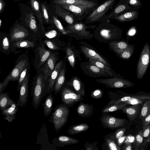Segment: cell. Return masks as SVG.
Returning <instances> with one entry per match:
<instances>
[{"label": "cell", "instance_id": "6da1fadb", "mask_svg": "<svg viewBox=\"0 0 150 150\" xmlns=\"http://www.w3.org/2000/svg\"><path fill=\"white\" fill-rule=\"evenodd\" d=\"M120 29L111 23L107 19H104L95 30L94 36L99 41L105 42L117 39Z\"/></svg>", "mask_w": 150, "mask_h": 150}, {"label": "cell", "instance_id": "7a4b0ae2", "mask_svg": "<svg viewBox=\"0 0 150 150\" xmlns=\"http://www.w3.org/2000/svg\"><path fill=\"white\" fill-rule=\"evenodd\" d=\"M46 82L44 73L37 74L33 83L31 87V97L32 104L35 109H36L42 100L46 95Z\"/></svg>", "mask_w": 150, "mask_h": 150}, {"label": "cell", "instance_id": "3957f363", "mask_svg": "<svg viewBox=\"0 0 150 150\" xmlns=\"http://www.w3.org/2000/svg\"><path fill=\"white\" fill-rule=\"evenodd\" d=\"M68 106L64 104L57 105L50 117L49 121L53 124L57 132L63 127L67 121L69 113Z\"/></svg>", "mask_w": 150, "mask_h": 150}, {"label": "cell", "instance_id": "277c9868", "mask_svg": "<svg viewBox=\"0 0 150 150\" xmlns=\"http://www.w3.org/2000/svg\"><path fill=\"white\" fill-rule=\"evenodd\" d=\"M85 24L77 21L73 24H69L65 29L67 34L74 37L77 40H89L93 37L94 34H91V31H88L87 29L90 28H94L96 26L93 25H87Z\"/></svg>", "mask_w": 150, "mask_h": 150}, {"label": "cell", "instance_id": "5b68a950", "mask_svg": "<svg viewBox=\"0 0 150 150\" xmlns=\"http://www.w3.org/2000/svg\"><path fill=\"white\" fill-rule=\"evenodd\" d=\"M115 0H107L93 10L86 17L85 23L101 21L107 12L115 4Z\"/></svg>", "mask_w": 150, "mask_h": 150}, {"label": "cell", "instance_id": "8992f818", "mask_svg": "<svg viewBox=\"0 0 150 150\" xmlns=\"http://www.w3.org/2000/svg\"><path fill=\"white\" fill-rule=\"evenodd\" d=\"M150 58V48L147 42L143 47L137 64V76L138 79H142L145 74L149 62Z\"/></svg>", "mask_w": 150, "mask_h": 150}, {"label": "cell", "instance_id": "52a82bcc", "mask_svg": "<svg viewBox=\"0 0 150 150\" xmlns=\"http://www.w3.org/2000/svg\"><path fill=\"white\" fill-rule=\"evenodd\" d=\"M95 81L105 85L107 87L110 88H126L134 86V84L131 82L117 77L98 79H96Z\"/></svg>", "mask_w": 150, "mask_h": 150}, {"label": "cell", "instance_id": "ba28073f", "mask_svg": "<svg viewBox=\"0 0 150 150\" xmlns=\"http://www.w3.org/2000/svg\"><path fill=\"white\" fill-rule=\"evenodd\" d=\"M59 92L62 101L69 106L72 107L76 103L81 101L83 99L82 96L68 87L61 89Z\"/></svg>", "mask_w": 150, "mask_h": 150}, {"label": "cell", "instance_id": "9c48e42d", "mask_svg": "<svg viewBox=\"0 0 150 150\" xmlns=\"http://www.w3.org/2000/svg\"><path fill=\"white\" fill-rule=\"evenodd\" d=\"M63 8L72 13L77 21L83 19L92 11L94 8L83 5L60 4L58 5Z\"/></svg>", "mask_w": 150, "mask_h": 150}, {"label": "cell", "instance_id": "30bf717a", "mask_svg": "<svg viewBox=\"0 0 150 150\" xmlns=\"http://www.w3.org/2000/svg\"><path fill=\"white\" fill-rule=\"evenodd\" d=\"M28 66V62L26 59H22L20 60L2 83V85L3 86H7L10 81H18L22 72Z\"/></svg>", "mask_w": 150, "mask_h": 150}, {"label": "cell", "instance_id": "8fae6325", "mask_svg": "<svg viewBox=\"0 0 150 150\" xmlns=\"http://www.w3.org/2000/svg\"><path fill=\"white\" fill-rule=\"evenodd\" d=\"M80 65L83 73L91 77H110L107 73L89 61L81 62Z\"/></svg>", "mask_w": 150, "mask_h": 150}, {"label": "cell", "instance_id": "7c38bea8", "mask_svg": "<svg viewBox=\"0 0 150 150\" xmlns=\"http://www.w3.org/2000/svg\"><path fill=\"white\" fill-rule=\"evenodd\" d=\"M81 52L86 57L101 62L105 65L111 67L110 63L107 59L96 50L83 45L80 46Z\"/></svg>", "mask_w": 150, "mask_h": 150}, {"label": "cell", "instance_id": "4fadbf2b", "mask_svg": "<svg viewBox=\"0 0 150 150\" xmlns=\"http://www.w3.org/2000/svg\"><path fill=\"white\" fill-rule=\"evenodd\" d=\"M100 119L104 127L112 129L123 126L125 122L124 119L109 115L103 116Z\"/></svg>", "mask_w": 150, "mask_h": 150}, {"label": "cell", "instance_id": "5bb4252c", "mask_svg": "<svg viewBox=\"0 0 150 150\" xmlns=\"http://www.w3.org/2000/svg\"><path fill=\"white\" fill-rule=\"evenodd\" d=\"M28 73L22 82L20 89L18 99L17 101V104L22 108L26 105L28 97L29 76Z\"/></svg>", "mask_w": 150, "mask_h": 150}, {"label": "cell", "instance_id": "9a60e30c", "mask_svg": "<svg viewBox=\"0 0 150 150\" xmlns=\"http://www.w3.org/2000/svg\"><path fill=\"white\" fill-rule=\"evenodd\" d=\"M29 35L28 31L23 26L17 25L13 29L10 35V41L13 42L23 40Z\"/></svg>", "mask_w": 150, "mask_h": 150}, {"label": "cell", "instance_id": "2e32d148", "mask_svg": "<svg viewBox=\"0 0 150 150\" xmlns=\"http://www.w3.org/2000/svg\"><path fill=\"white\" fill-rule=\"evenodd\" d=\"M57 60L55 54L52 53L45 62L44 66L42 70L44 73V77L46 81L50 76L55 66Z\"/></svg>", "mask_w": 150, "mask_h": 150}, {"label": "cell", "instance_id": "e0dca14e", "mask_svg": "<svg viewBox=\"0 0 150 150\" xmlns=\"http://www.w3.org/2000/svg\"><path fill=\"white\" fill-rule=\"evenodd\" d=\"M133 99H140L146 100L150 99V93H146L141 92L135 94H128L117 100H114L110 101L105 107L112 104L120 103Z\"/></svg>", "mask_w": 150, "mask_h": 150}, {"label": "cell", "instance_id": "ac0fdd59", "mask_svg": "<svg viewBox=\"0 0 150 150\" xmlns=\"http://www.w3.org/2000/svg\"><path fill=\"white\" fill-rule=\"evenodd\" d=\"M55 14L69 25L73 24L78 21L72 13L58 5L56 6Z\"/></svg>", "mask_w": 150, "mask_h": 150}, {"label": "cell", "instance_id": "d6986e66", "mask_svg": "<svg viewBox=\"0 0 150 150\" xmlns=\"http://www.w3.org/2000/svg\"><path fill=\"white\" fill-rule=\"evenodd\" d=\"M63 61V60H61L56 64L50 76L48 78V82H46L47 94H50L54 91L56 80L62 67Z\"/></svg>", "mask_w": 150, "mask_h": 150}, {"label": "cell", "instance_id": "ffe728a7", "mask_svg": "<svg viewBox=\"0 0 150 150\" xmlns=\"http://www.w3.org/2000/svg\"><path fill=\"white\" fill-rule=\"evenodd\" d=\"M57 5L67 4L83 5L94 8L97 3L89 0H54Z\"/></svg>", "mask_w": 150, "mask_h": 150}, {"label": "cell", "instance_id": "44dd1931", "mask_svg": "<svg viewBox=\"0 0 150 150\" xmlns=\"http://www.w3.org/2000/svg\"><path fill=\"white\" fill-rule=\"evenodd\" d=\"M122 2V4L118 5L111 12L105 16L103 19H114L115 17L121 14L122 13L124 12H125L126 11L133 10H136L133 7L129 5L127 3Z\"/></svg>", "mask_w": 150, "mask_h": 150}, {"label": "cell", "instance_id": "7402d4cb", "mask_svg": "<svg viewBox=\"0 0 150 150\" xmlns=\"http://www.w3.org/2000/svg\"><path fill=\"white\" fill-rule=\"evenodd\" d=\"M67 85L71 86L78 94L82 96H85L84 85L83 83L77 76L72 77L67 83Z\"/></svg>", "mask_w": 150, "mask_h": 150}, {"label": "cell", "instance_id": "603a6c76", "mask_svg": "<svg viewBox=\"0 0 150 150\" xmlns=\"http://www.w3.org/2000/svg\"><path fill=\"white\" fill-rule=\"evenodd\" d=\"M93 105L80 103L76 108V112L78 116L83 117H89L93 114Z\"/></svg>", "mask_w": 150, "mask_h": 150}, {"label": "cell", "instance_id": "cb8c5ba5", "mask_svg": "<svg viewBox=\"0 0 150 150\" xmlns=\"http://www.w3.org/2000/svg\"><path fill=\"white\" fill-rule=\"evenodd\" d=\"M13 100L11 105L1 111L2 114L4 116L5 120L9 123L11 122L15 119L16 114L18 110V107Z\"/></svg>", "mask_w": 150, "mask_h": 150}, {"label": "cell", "instance_id": "d4e9b609", "mask_svg": "<svg viewBox=\"0 0 150 150\" xmlns=\"http://www.w3.org/2000/svg\"><path fill=\"white\" fill-rule=\"evenodd\" d=\"M141 104L132 105L130 107L125 106L121 110L127 116L128 119L131 121L134 120L139 113Z\"/></svg>", "mask_w": 150, "mask_h": 150}, {"label": "cell", "instance_id": "484cf974", "mask_svg": "<svg viewBox=\"0 0 150 150\" xmlns=\"http://www.w3.org/2000/svg\"><path fill=\"white\" fill-rule=\"evenodd\" d=\"M137 10L127 11L115 17L114 19L120 22H127L137 19L139 17Z\"/></svg>", "mask_w": 150, "mask_h": 150}, {"label": "cell", "instance_id": "4316f807", "mask_svg": "<svg viewBox=\"0 0 150 150\" xmlns=\"http://www.w3.org/2000/svg\"><path fill=\"white\" fill-rule=\"evenodd\" d=\"M54 140L56 142L57 145L60 147L74 144L79 142L77 139L64 135L60 136Z\"/></svg>", "mask_w": 150, "mask_h": 150}, {"label": "cell", "instance_id": "83f0119b", "mask_svg": "<svg viewBox=\"0 0 150 150\" xmlns=\"http://www.w3.org/2000/svg\"><path fill=\"white\" fill-rule=\"evenodd\" d=\"M65 69H61L56 80L54 86L53 91L55 94H57L59 92L64 83L65 80Z\"/></svg>", "mask_w": 150, "mask_h": 150}, {"label": "cell", "instance_id": "f1b7e54d", "mask_svg": "<svg viewBox=\"0 0 150 150\" xmlns=\"http://www.w3.org/2000/svg\"><path fill=\"white\" fill-rule=\"evenodd\" d=\"M88 61L107 73L110 77H117V74L111 67L105 65L101 62L93 59H89Z\"/></svg>", "mask_w": 150, "mask_h": 150}, {"label": "cell", "instance_id": "f546056e", "mask_svg": "<svg viewBox=\"0 0 150 150\" xmlns=\"http://www.w3.org/2000/svg\"><path fill=\"white\" fill-rule=\"evenodd\" d=\"M30 3L32 9L35 13L43 32H44L45 29L43 25V16L40 10L39 3L36 0H30Z\"/></svg>", "mask_w": 150, "mask_h": 150}, {"label": "cell", "instance_id": "4dcf8cb0", "mask_svg": "<svg viewBox=\"0 0 150 150\" xmlns=\"http://www.w3.org/2000/svg\"><path fill=\"white\" fill-rule=\"evenodd\" d=\"M109 46L118 54L129 46L127 43L123 41H111L108 43Z\"/></svg>", "mask_w": 150, "mask_h": 150}, {"label": "cell", "instance_id": "1f68e13d", "mask_svg": "<svg viewBox=\"0 0 150 150\" xmlns=\"http://www.w3.org/2000/svg\"><path fill=\"white\" fill-rule=\"evenodd\" d=\"M25 22L26 25L35 33L38 30V26L33 13L32 11L26 14Z\"/></svg>", "mask_w": 150, "mask_h": 150}, {"label": "cell", "instance_id": "d6a6232c", "mask_svg": "<svg viewBox=\"0 0 150 150\" xmlns=\"http://www.w3.org/2000/svg\"><path fill=\"white\" fill-rule=\"evenodd\" d=\"M53 99L52 94L51 93L47 97L42 104L43 107L44 114L47 117L49 116L52 112Z\"/></svg>", "mask_w": 150, "mask_h": 150}, {"label": "cell", "instance_id": "836d02e7", "mask_svg": "<svg viewBox=\"0 0 150 150\" xmlns=\"http://www.w3.org/2000/svg\"><path fill=\"white\" fill-rule=\"evenodd\" d=\"M89 128V125L86 123H81L70 126L67 133L70 135H74L84 132Z\"/></svg>", "mask_w": 150, "mask_h": 150}, {"label": "cell", "instance_id": "e575fe53", "mask_svg": "<svg viewBox=\"0 0 150 150\" xmlns=\"http://www.w3.org/2000/svg\"><path fill=\"white\" fill-rule=\"evenodd\" d=\"M13 101L8 93H0V108L1 111L10 106Z\"/></svg>", "mask_w": 150, "mask_h": 150}, {"label": "cell", "instance_id": "d590c367", "mask_svg": "<svg viewBox=\"0 0 150 150\" xmlns=\"http://www.w3.org/2000/svg\"><path fill=\"white\" fill-rule=\"evenodd\" d=\"M38 54L40 58L39 67L45 63L51 54L50 52L46 49L44 45L38 48Z\"/></svg>", "mask_w": 150, "mask_h": 150}, {"label": "cell", "instance_id": "8d00e7d4", "mask_svg": "<svg viewBox=\"0 0 150 150\" xmlns=\"http://www.w3.org/2000/svg\"><path fill=\"white\" fill-rule=\"evenodd\" d=\"M127 104L124 102L120 103L113 104L105 107L102 110L103 112H109L121 110L122 108L126 106Z\"/></svg>", "mask_w": 150, "mask_h": 150}, {"label": "cell", "instance_id": "74e56055", "mask_svg": "<svg viewBox=\"0 0 150 150\" xmlns=\"http://www.w3.org/2000/svg\"><path fill=\"white\" fill-rule=\"evenodd\" d=\"M150 114V99L146 100L142 105L139 116V118L143 120Z\"/></svg>", "mask_w": 150, "mask_h": 150}, {"label": "cell", "instance_id": "f35d334b", "mask_svg": "<svg viewBox=\"0 0 150 150\" xmlns=\"http://www.w3.org/2000/svg\"><path fill=\"white\" fill-rule=\"evenodd\" d=\"M34 42L27 40H21L14 42V45L17 48H28L33 46Z\"/></svg>", "mask_w": 150, "mask_h": 150}, {"label": "cell", "instance_id": "ab89813d", "mask_svg": "<svg viewBox=\"0 0 150 150\" xmlns=\"http://www.w3.org/2000/svg\"><path fill=\"white\" fill-rule=\"evenodd\" d=\"M67 56L71 66L73 68L75 67V54L72 48L69 47L66 49Z\"/></svg>", "mask_w": 150, "mask_h": 150}, {"label": "cell", "instance_id": "60d3db41", "mask_svg": "<svg viewBox=\"0 0 150 150\" xmlns=\"http://www.w3.org/2000/svg\"><path fill=\"white\" fill-rule=\"evenodd\" d=\"M134 51V48L129 45L122 52L118 54L120 57L124 59H127L132 56Z\"/></svg>", "mask_w": 150, "mask_h": 150}, {"label": "cell", "instance_id": "b9f144b4", "mask_svg": "<svg viewBox=\"0 0 150 150\" xmlns=\"http://www.w3.org/2000/svg\"><path fill=\"white\" fill-rule=\"evenodd\" d=\"M143 138L142 130H141L139 131L136 135L134 150H137L138 149L143 143Z\"/></svg>", "mask_w": 150, "mask_h": 150}, {"label": "cell", "instance_id": "7bdbcfd3", "mask_svg": "<svg viewBox=\"0 0 150 150\" xmlns=\"http://www.w3.org/2000/svg\"><path fill=\"white\" fill-rule=\"evenodd\" d=\"M121 1L122 2L127 3L136 10L141 8L142 5L140 0H121Z\"/></svg>", "mask_w": 150, "mask_h": 150}, {"label": "cell", "instance_id": "ee69618b", "mask_svg": "<svg viewBox=\"0 0 150 150\" xmlns=\"http://www.w3.org/2000/svg\"><path fill=\"white\" fill-rule=\"evenodd\" d=\"M105 141L109 149L111 150H120L121 147L118 145L115 141L110 138H106Z\"/></svg>", "mask_w": 150, "mask_h": 150}, {"label": "cell", "instance_id": "f6af8a7d", "mask_svg": "<svg viewBox=\"0 0 150 150\" xmlns=\"http://www.w3.org/2000/svg\"><path fill=\"white\" fill-rule=\"evenodd\" d=\"M126 129L125 128H122L119 129L115 132L113 134L110 136L109 137L116 141L117 139L124 135Z\"/></svg>", "mask_w": 150, "mask_h": 150}, {"label": "cell", "instance_id": "bcb514c9", "mask_svg": "<svg viewBox=\"0 0 150 150\" xmlns=\"http://www.w3.org/2000/svg\"><path fill=\"white\" fill-rule=\"evenodd\" d=\"M52 18L55 25L57 28L63 34H67V33L63 27L61 23L58 19L55 16H52Z\"/></svg>", "mask_w": 150, "mask_h": 150}, {"label": "cell", "instance_id": "7dc6e473", "mask_svg": "<svg viewBox=\"0 0 150 150\" xmlns=\"http://www.w3.org/2000/svg\"><path fill=\"white\" fill-rule=\"evenodd\" d=\"M28 66L21 73L18 81L17 90L19 91L20 90L21 84L26 77L27 72L28 71Z\"/></svg>", "mask_w": 150, "mask_h": 150}, {"label": "cell", "instance_id": "c3c4849f", "mask_svg": "<svg viewBox=\"0 0 150 150\" xmlns=\"http://www.w3.org/2000/svg\"><path fill=\"white\" fill-rule=\"evenodd\" d=\"M103 92L100 89H97L92 91L90 94V96L92 98L99 99L103 96Z\"/></svg>", "mask_w": 150, "mask_h": 150}, {"label": "cell", "instance_id": "681fc988", "mask_svg": "<svg viewBox=\"0 0 150 150\" xmlns=\"http://www.w3.org/2000/svg\"><path fill=\"white\" fill-rule=\"evenodd\" d=\"M146 100L140 99H133L124 102L127 105H135L139 104H142Z\"/></svg>", "mask_w": 150, "mask_h": 150}, {"label": "cell", "instance_id": "f907efd6", "mask_svg": "<svg viewBox=\"0 0 150 150\" xmlns=\"http://www.w3.org/2000/svg\"><path fill=\"white\" fill-rule=\"evenodd\" d=\"M2 44V49L4 50L7 51L9 49L10 41L7 36H4L3 38Z\"/></svg>", "mask_w": 150, "mask_h": 150}, {"label": "cell", "instance_id": "816d5d0a", "mask_svg": "<svg viewBox=\"0 0 150 150\" xmlns=\"http://www.w3.org/2000/svg\"><path fill=\"white\" fill-rule=\"evenodd\" d=\"M41 7L43 17L46 23H49V18L47 9L45 5L43 4H42Z\"/></svg>", "mask_w": 150, "mask_h": 150}, {"label": "cell", "instance_id": "f5cc1de1", "mask_svg": "<svg viewBox=\"0 0 150 150\" xmlns=\"http://www.w3.org/2000/svg\"><path fill=\"white\" fill-rule=\"evenodd\" d=\"M45 44L50 49L52 50H57L58 47L52 41L46 40L44 41Z\"/></svg>", "mask_w": 150, "mask_h": 150}, {"label": "cell", "instance_id": "db71d44e", "mask_svg": "<svg viewBox=\"0 0 150 150\" xmlns=\"http://www.w3.org/2000/svg\"><path fill=\"white\" fill-rule=\"evenodd\" d=\"M97 144V142H95L92 144L87 142L85 145V149L86 150H98V147H96Z\"/></svg>", "mask_w": 150, "mask_h": 150}, {"label": "cell", "instance_id": "11a10c76", "mask_svg": "<svg viewBox=\"0 0 150 150\" xmlns=\"http://www.w3.org/2000/svg\"><path fill=\"white\" fill-rule=\"evenodd\" d=\"M142 132L143 138H146L149 136L150 134V124L143 129Z\"/></svg>", "mask_w": 150, "mask_h": 150}, {"label": "cell", "instance_id": "9f6ffc18", "mask_svg": "<svg viewBox=\"0 0 150 150\" xmlns=\"http://www.w3.org/2000/svg\"><path fill=\"white\" fill-rule=\"evenodd\" d=\"M150 124V114L142 120V125L143 129Z\"/></svg>", "mask_w": 150, "mask_h": 150}, {"label": "cell", "instance_id": "6f0895ef", "mask_svg": "<svg viewBox=\"0 0 150 150\" xmlns=\"http://www.w3.org/2000/svg\"><path fill=\"white\" fill-rule=\"evenodd\" d=\"M57 32L55 31H52L45 34V35L47 37L49 38H54L56 36Z\"/></svg>", "mask_w": 150, "mask_h": 150}, {"label": "cell", "instance_id": "680465c9", "mask_svg": "<svg viewBox=\"0 0 150 150\" xmlns=\"http://www.w3.org/2000/svg\"><path fill=\"white\" fill-rule=\"evenodd\" d=\"M132 144L131 143L125 144L122 148V150H132Z\"/></svg>", "mask_w": 150, "mask_h": 150}, {"label": "cell", "instance_id": "91938a15", "mask_svg": "<svg viewBox=\"0 0 150 150\" xmlns=\"http://www.w3.org/2000/svg\"><path fill=\"white\" fill-rule=\"evenodd\" d=\"M134 138L132 136H128L126 137L124 141L125 144L127 143H132L134 141H135Z\"/></svg>", "mask_w": 150, "mask_h": 150}, {"label": "cell", "instance_id": "94428289", "mask_svg": "<svg viewBox=\"0 0 150 150\" xmlns=\"http://www.w3.org/2000/svg\"><path fill=\"white\" fill-rule=\"evenodd\" d=\"M125 136H123L120 138L118 139L116 141V143L119 146H120L124 142L126 138Z\"/></svg>", "mask_w": 150, "mask_h": 150}, {"label": "cell", "instance_id": "6125c7cd", "mask_svg": "<svg viewBox=\"0 0 150 150\" xmlns=\"http://www.w3.org/2000/svg\"><path fill=\"white\" fill-rule=\"evenodd\" d=\"M5 6L4 0H0V14L3 12Z\"/></svg>", "mask_w": 150, "mask_h": 150}, {"label": "cell", "instance_id": "be15d7a7", "mask_svg": "<svg viewBox=\"0 0 150 150\" xmlns=\"http://www.w3.org/2000/svg\"><path fill=\"white\" fill-rule=\"evenodd\" d=\"M136 31V30L135 28L133 27L128 31L127 34L129 36H133L135 34Z\"/></svg>", "mask_w": 150, "mask_h": 150}, {"label": "cell", "instance_id": "e7e4bbea", "mask_svg": "<svg viewBox=\"0 0 150 150\" xmlns=\"http://www.w3.org/2000/svg\"><path fill=\"white\" fill-rule=\"evenodd\" d=\"M150 142V134L149 136L143 141L142 145L143 147H144L147 144Z\"/></svg>", "mask_w": 150, "mask_h": 150}, {"label": "cell", "instance_id": "03108f58", "mask_svg": "<svg viewBox=\"0 0 150 150\" xmlns=\"http://www.w3.org/2000/svg\"><path fill=\"white\" fill-rule=\"evenodd\" d=\"M2 23V20L1 19H0V27L1 26Z\"/></svg>", "mask_w": 150, "mask_h": 150}]
</instances>
